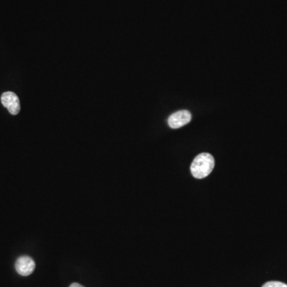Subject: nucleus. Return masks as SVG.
<instances>
[{
  "label": "nucleus",
  "mask_w": 287,
  "mask_h": 287,
  "mask_svg": "<svg viewBox=\"0 0 287 287\" xmlns=\"http://www.w3.org/2000/svg\"><path fill=\"white\" fill-rule=\"evenodd\" d=\"M214 166V157L210 153H200L191 163V174L196 179L205 178L212 172Z\"/></svg>",
  "instance_id": "1"
},
{
  "label": "nucleus",
  "mask_w": 287,
  "mask_h": 287,
  "mask_svg": "<svg viewBox=\"0 0 287 287\" xmlns=\"http://www.w3.org/2000/svg\"><path fill=\"white\" fill-rule=\"evenodd\" d=\"M35 268V261L31 257L22 256L16 262V271L22 276H28L32 274Z\"/></svg>",
  "instance_id": "4"
},
{
  "label": "nucleus",
  "mask_w": 287,
  "mask_h": 287,
  "mask_svg": "<svg viewBox=\"0 0 287 287\" xmlns=\"http://www.w3.org/2000/svg\"><path fill=\"white\" fill-rule=\"evenodd\" d=\"M1 102L11 114L17 115L20 112V102L15 93L5 92L1 96Z\"/></svg>",
  "instance_id": "2"
},
{
  "label": "nucleus",
  "mask_w": 287,
  "mask_h": 287,
  "mask_svg": "<svg viewBox=\"0 0 287 287\" xmlns=\"http://www.w3.org/2000/svg\"><path fill=\"white\" fill-rule=\"evenodd\" d=\"M69 287H85V286H83V285H80V284L76 283V282H75V283L71 284L70 286Z\"/></svg>",
  "instance_id": "6"
},
{
  "label": "nucleus",
  "mask_w": 287,
  "mask_h": 287,
  "mask_svg": "<svg viewBox=\"0 0 287 287\" xmlns=\"http://www.w3.org/2000/svg\"><path fill=\"white\" fill-rule=\"evenodd\" d=\"M262 287H287V285L281 281H268Z\"/></svg>",
  "instance_id": "5"
},
{
  "label": "nucleus",
  "mask_w": 287,
  "mask_h": 287,
  "mask_svg": "<svg viewBox=\"0 0 287 287\" xmlns=\"http://www.w3.org/2000/svg\"><path fill=\"white\" fill-rule=\"evenodd\" d=\"M191 120V114L188 110H180L172 113L168 120L169 126L172 128H179L188 124Z\"/></svg>",
  "instance_id": "3"
}]
</instances>
